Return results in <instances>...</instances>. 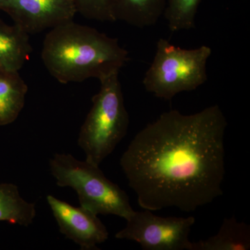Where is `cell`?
Instances as JSON below:
<instances>
[{
	"instance_id": "4",
	"label": "cell",
	"mask_w": 250,
	"mask_h": 250,
	"mask_svg": "<svg viewBox=\"0 0 250 250\" xmlns=\"http://www.w3.org/2000/svg\"><path fill=\"white\" fill-rule=\"evenodd\" d=\"M49 165L58 187L76 191L80 207L97 215H116L125 220L134 213L127 194L109 180L100 166L64 153L54 154Z\"/></svg>"
},
{
	"instance_id": "15",
	"label": "cell",
	"mask_w": 250,
	"mask_h": 250,
	"mask_svg": "<svg viewBox=\"0 0 250 250\" xmlns=\"http://www.w3.org/2000/svg\"><path fill=\"white\" fill-rule=\"evenodd\" d=\"M77 12L87 18L100 22H116L115 0H74Z\"/></svg>"
},
{
	"instance_id": "9",
	"label": "cell",
	"mask_w": 250,
	"mask_h": 250,
	"mask_svg": "<svg viewBox=\"0 0 250 250\" xmlns=\"http://www.w3.org/2000/svg\"><path fill=\"white\" fill-rule=\"evenodd\" d=\"M31 52L29 34L0 18V70L19 72L30 59Z\"/></svg>"
},
{
	"instance_id": "6",
	"label": "cell",
	"mask_w": 250,
	"mask_h": 250,
	"mask_svg": "<svg viewBox=\"0 0 250 250\" xmlns=\"http://www.w3.org/2000/svg\"><path fill=\"white\" fill-rule=\"evenodd\" d=\"M126 226L115 235L117 239L139 243L146 250H190L193 216L161 217L152 210H134Z\"/></svg>"
},
{
	"instance_id": "7",
	"label": "cell",
	"mask_w": 250,
	"mask_h": 250,
	"mask_svg": "<svg viewBox=\"0 0 250 250\" xmlns=\"http://www.w3.org/2000/svg\"><path fill=\"white\" fill-rule=\"evenodd\" d=\"M0 11L29 35L73 21L74 0H0Z\"/></svg>"
},
{
	"instance_id": "2",
	"label": "cell",
	"mask_w": 250,
	"mask_h": 250,
	"mask_svg": "<svg viewBox=\"0 0 250 250\" xmlns=\"http://www.w3.org/2000/svg\"><path fill=\"white\" fill-rule=\"evenodd\" d=\"M41 58L49 74L62 83L100 81L120 72L129 60L118 39L73 21L50 29Z\"/></svg>"
},
{
	"instance_id": "12",
	"label": "cell",
	"mask_w": 250,
	"mask_h": 250,
	"mask_svg": "<svg viewBox=\"0 0 250 250\" xmlns=\"http://www.w3.org/2000/svg\"><path fill=\"white\" fill-rule=\"evenodd\" d=\"M166 5L167 0H115V17L141 29L152 27L164 16Z\"/></svg>"
},
{
	"instance_id": "1",
	"label": "cell",
	"mask_w": 250,
	"mask_h": 250,
	"mask_svg": "<svg viewBox=\"0 0 250 250\" xmlns=\"http://www.w3.org/2000/svg\"><path fill=\"white\" fill-rule=\"evenodd\" d=\"M228 121L218 105L164 112L130 142L120 164L143 209L195 211L223 195Z\"/></svg>"
},
{
	"instance_id": "13",
	"label": "cell",
	"mask_w": 250,
	"mask_h": 250,
	"mask_svg": "<svg viewBox=\"0 0 250 250\" xmlns=\"http://www.w3.org/2000/svg\"><path fill=\"white\" fill-rule=\"evenodd\" d=\"M36 215V205L26 201L17 186L0 184V222L27 227Z\"/></svg>"
},
{
	"instance_id": "8",
	"label": "cell",
	"mask_w": 250,
	"mask_h": 250,
	"mask_svg": "<svg viewBox=\"0 0 250 250\" xmlns=\"http://www.w3.org/2000/svg\"><path fill=\"white\" fill-rule=\"evenodd\" d=\"M46 199L59 231L78 245L81 250H99L98 245L108 239L107 229L93 212L82 207H74L52 195Z\"/></svg>"
},
{
	"instance_id": "10",
	"label": "cell",
	"mask_w": 250,
	"mask_h": 250,
	"mask_svg": "<svg viewBox=\"0 0 250 250\" xmlns=\"http://www.w3.org/2000/svg\"><path fill=\"white\" fill-rule=\"evenodd\" d=\"M250 249V226L235 218L224 219L214 236L191 242L190 250H248Z\"/></svg>"
},
{
	"instance_id": "5",
	"label": "cell",
	"mask_w": 250,
	"mask_h": 250,
	"mask_svg": "<svg viewBox=\"0 0 250 250\" xmlns=\"http://www.w3.org/2000/svg\"><path fill=\"white\" fill-rule=\"evenodd\" d=\"M211 54L207 45L187 49L159 39L153 62L143 78L145 89L167 101L179 93L196 90L208 80L207 65Z\"/></svg>"
},
{
	"instance_id": "3",
	"label": "cell",
	"mask_w": 250,
	"mask_h": 250,
	"mask_svg": "<svg viewBox=\"0 0 250 250\" xmlns=\"http://www.w3.org/2000/svg\"><path fill=\"white\" fill-rule=\"evenodd\" d=\"M100 89L81 127L78 145L85 160L100 166L124 139L129 125L119 72L100 81Z\"/></svg>"
},
{
	"instance_id": "14",
	"label": "cell",
	"mask_w": 250,
	"mask_h": 250,
	"mask_svg": "<svg viewBox=\"0 0 250 250\" xmlns=\"http://www.w3.org/2000/svg\"><path fill=\"white\" fill-rule=\"evenodd\" d=\"M202 0H168L164 16L172 33L195 27V18Z\"/></svg>"
},
{
	"instance_id": "11",
	"label": "cell",
	"mask_w": 250,
	"mask_h": 250,
	"mask_svg": "<svg viewBox=\"0 0 250 250\" xmlns=\"http://www.w3.org/2000/svg\"><path fill=\"white\" fill-rule=\"evenodd\" d=\"M28 86L18 71L0 70V126L16 121L24 108Z\"/></svg>"
}]
</instances>
